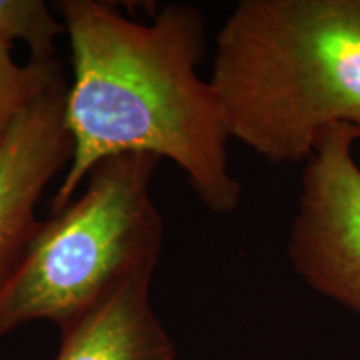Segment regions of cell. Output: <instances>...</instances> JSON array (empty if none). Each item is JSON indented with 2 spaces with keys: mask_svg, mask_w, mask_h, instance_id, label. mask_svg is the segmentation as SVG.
Masks as SVG:
<instances>
[{
  "mask_svg": "<svg viewBox=\"0 0 360 360\" xmlns=\"http://www.w3.org/2000/svg\"><path fill=\"white\" fill-rule=\"evenodd\" d=\"M74 82L65 125L74 155L53 193L52 214L77 197L102 160L150 154L187 175L205 209L224 215L240 205L229 164V134L212 85L199 75L205 52L200 8L165 4L150 22L97 0H62Z\"/></svg>",
  "mask_w": 360,
  "mask_h": 360,
  "instance_id": "cell-1",
  "label": "cell"
},
{
  "mask_svg": "<svg viewBox=\"0 0 360 360\" xmlns=\"http://www.w3.org/2000/svg\"><path fill=\"white\" fill-rule=\"evenodd\" d=\"M209 82L232 139L305 164L330 129L360 132V0H242Z\"/></svg>",
  "mask_w": 360,
  "mask_h": 360,
  "instance_id": "cell-2",
  "label": "cell"
},
{
  "mask_svg": "<svg viewBox=\"0 0 360 360\" xmlns=\"http://www.w3.org/2000/svg\"><path fill=\"white\" fill-rule=\"evenodd\" d=\"M159 162L150 154L102 160L84 192L40 222L0 289V339L34 321L62 334L130 278L155 270L164 220L150 184Z\"/></svg>",
  "mask_w": 360,
  "mask_h": 360,
  "instance_id": "cell-3",
  "label": "cell"
},
{
  "mask_svg": "<svg viewBox=\"0 0 360 360\" xmlns=\"http://www.w3.org/2000/svg\"><path fill=\"white\" fill-rule=\"evenodd\" d=\"M347 125L323 134L305 162L287 252L317 294L360 317V165Z\"/></svg>",
  "mask_w": 360,
  "mask_h": 360,
  "instance_id": "cell-4",
  "label": "cell"
},
{
  "mask_svg": "<svg viewBox=\"0 0 360 360\" xmlns=\"http://www.w3.org/2000/svg\"><path fill=\"white\" fill-rule=\"evenodd\" d=\"M67 90V75L62 74L0 143V289L37 232L40 197L74 155L65 125Z\"/></svg>",
  "mask_w": 360,
  "mask_h": 360,
  "instance_id": "cell-5",
  "label": "cell"
},
{
  "mask_svg": "<svg viewBox=\"0 0 360 360\" xmlns=\"http://www.w3.org/2000/svg\"><path fill=\"white\" fill-rule=\"evenodd\" d=\"M154 272L132 277L62 332L56 360H175L174 340L150 305Z\"/></svg>",
  "mask_w": 360,
  "mask_h": 360,
  "instance_id": "cell-6",
  "label": "cell"
},
{
  "mask_svg": "<svg viewBox=\"0 0 360 360\" xmlns=\"http://www.w3.org/2000/svg\"><path fill=\"white\" fill-rule=\"evenodd\" d=\"M11 49V45L0 40V143L15 120L64 74L57 58L17 64Z\"/></svg>",
  "mask_w": 360,
  "mask_h": 360,
  "instance_id": "cell-7",
  "label": "cell"
},
{
  "mask_svg": "<svg viewBox=\"0 0 360 360\" xmlns=\"http://www.w3.org/2000/svg\"><path fill=\"white\" fill-rule=\"evenodd\" d=\"M62 34L67 35L65 24L44 0H0V40L11 47L22 40L30 49V60H53Z\"/></svg>",
  "mask_w": 360,
  "mask_h": 360,
  "instance_id": "cell-8",
  "label": "cell"
}]
</instances>
